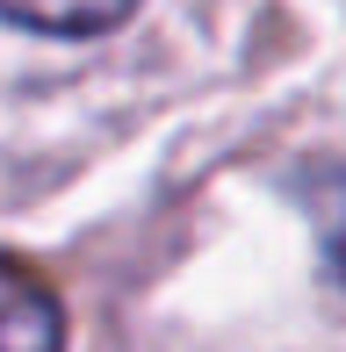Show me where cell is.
Returning a JSON list of instances; mask_svg holds the SVG:
<instances>
[{"instance_id":"cell-1","label":"cell","mask_w":346,"mask_h":352,"mask_svg":"<svg viewBox=\"0 0 346 352\" xmlns=\"http://www.w3.org/2000/svg\"><path fill=\"white\" fill-rule=\"evenodd\" d=\"M0 352H65V309L22 266H0Z\"/></svg>"},{"instance_id":"cell-3","label":"cell","mask_w":346,"mask_h":352,"mask_svg":"<svg viewBox=\"0 0 346 352\" xmlns=\"http://www.w3.org/2000/svg\"><path fill=\"white\" fill-rule=\"evenodd\" d=\"M145 0H0V22L29 29V36H108L123 29Z\"/></svg>"},{"instance_id":"cell-2","label":"cell","mask_w":346,"mask_h":352,"mask_svg":"<svg viewBox=\"0 0 346 352\" xmlns=\"http://www.w3.org/2000/svg\"><path fill=\"white\" fill-rule=\"evenodd\" d=\"M296 201H303L310 237H318L325 287L346 302V166H310L303 180H296Z\"/></svg>"}]
</instances>
